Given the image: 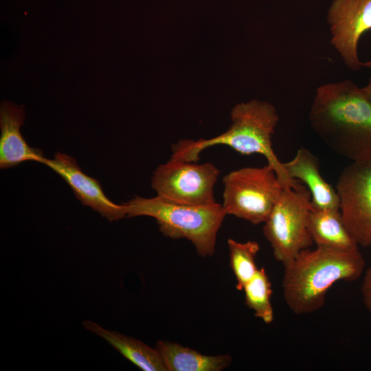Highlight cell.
<instances>
[{"instance_id": "2", "label": "cell", "mask_w": 371, "mask_h": 371, "mask_svg": "<svg viewBox=\"0 0 371 371\" xmlns=\"http://www.w3.org/2000/svg\"><path fill=\"white\" fill-rule=\"evenodd\" d=\"M365 266L359 249L344 251L324 247L304 249L284 266L285 302L294 314L314 313L324 306L326 295L333 284L357 280Z\"/></svg>"}, {"instance_id": "12", "label": "cell", "mask_w": 371, "mask_h": 371, "mask_svg": "<svg viewBox=\"0 0 371 371\" xmlns=\"http://www.w3.org/2000/svg\"><path fill=\"white\" fill-rule=\"evenodd\" d=\"M282 166L291 179L300 180L308 187L313 209L339 210L337 190L322 177L318 158L308 149L299 148L291 160L282 162Z\"/></svg>"}, {"instance_id": "15", "label": "cell", "mask_w": 371, "mask_h": 371, "mask_svg": "<svg viewBox=\"0 0 371 371\" xmlns=\"http://www.w3.org/2000/svg\"><path fill=\"white\" fill-rule=\"evenodd\" d=\"M82 324L85 328L103 338L141 370L166 371L156 348H151L142 341L120 333L106 330L91 320H84Z\"/></svg>"}, {"instance_id": "13", "label": "cell", "mask_w": 371, "mask_h": 371, "mask_svg": "<svg viewBox=\"0 0 371 371\" xmlns=\"http://www.w3.org/2000/svg\"><path fill=\"white\" fill-rule=\"evenodd\" d=\"M166 371H221L230 366L228 355H205L175 342L159 340L156 343Z\"/></svg>"}, {"instance_id": "18", "label": "cell", "mask_w": 371, "mask_h": 371, "mask_svg": "<svg viewBox=\"0 0 371 371\" xmlns=\"http://www.w3.org/2000/svg\"><path fill=\"white\" fill-rule=\"evenodd\" d=\"M361 293L363 304L366 309L371 313V264L365 272Z\"/></svg>"}, {"instance_id": "6", "label": "cell", "mask_w": 371, "mask_h": 371, "mask_svg": "<svg viewBox=\"0 0 371 371\" xmlns=\"http://www.w3.org/2000/svg\"><path fill=\"white\" fill-rule=\"evenodd\" d=\"M223 184L222 207L226 214L254 225L267 221L284 189L268 164L232 170L223 177Z\"/></svg>"}, {"instance_id": "16", "label": "cell", "mask_w": 371, "mask_h": 371, "mask_svg": "<svg viewBox=\"0 0 371 371\" xmlns=\"http://www.w3.org/2000/svg\"><path fill=\"white\" fill-rule=\"evenodd\" d=\"M243 290L245 304L254 311L256 317L269 324L273 320V311L271 303V284L264 268L258 269L246 283Z\"/></svg>"}, {"instance_id": "4", "label": "cell", "mask_w": 371, "mask_h": 371, "mask_svg": "<svg viewBox=\"0 0 371 371\" xmlns=\"http://www.w3.org/2000/svg\"><path fill=\"white\" fill-rule=\"evenodd\" d=\"M127 217L148 216L155 218L163 235L186 238L202 256L214 254L218 232L227 215L222 205H186L166 201L156 196H135L122 204Z\"/></svg>"}, {"instance_id": "10", "label": "cell", "mask_w": 371, "mask_h": 371, "mask_svg": "<svg viewBox=\"0 0 371 371\" xmlns=\"http://www.w3.org/2000/svg\"><path fill=\"white\" fill-rule=\"evenodd\" d=\"M43 164L58 173L72 189L80 202L112 222L126 216L124 205L110 201L104 194L98 180L82 171L73 157L60 152L54 159H45Z\"/></svg>"}, {"instance_id": "1", "label": "cell", "mask_w": 371, "mask_h": 371, "mask_svg": "<svg viewBox=\"0 0 371 371\" xmlns=\"http://www.w3.org/2000/svg\"><path fill=\"white\" fill-rule=\"evenodd\" d=\"M308 120L331 150L352 162L371 161V104L354 82L319 85Z\"/></svg>"}, {"instance_id": "3", "label": "cell", "mask_w": 371, "mask_h": 371, "mask_svg": "<svg viewBox=\"0 0 371 371\" xmlns=\"http://www.w3.org/2000/svg\"><path fill=\"white\" fill-rule=\"evenodd\" d=\"M232 124L223 133L207 139L181 140L172 147L170 158L197 162L202 150L223 144L242 155L260 154L275 170L283 186L294 187L298 181L291 179L272 147V136L280 117L271 103L251 100L236 104L231 111Z\"/></svg>"}, {"instance_id": "7", "label": "cell", "mask_w": 371, "mask_h": 371, "mask_svg": "<svg viewBox=\"0 0 371 371\" xmlns=\"http://www.w3.org/2000/svg\"><path fill=\"white\" fill-rule=\"evenodd\" d=\"M220 174L212 163L197 164L170 158L153 172L151 186L159 198L186 205L216 202L214 188Z\"/></svg>"}, {"instance_id": "8", "label": "cell", "mask_w": 371, "mask_h": 371, "mask_svg": "<svg viewBox=\"0 0 371 371\" xmlns=\"http://www.w3.org/2000/svg\"><path fill=\"white\" fill-rule=\"evenodd\" d=\"M336 190L347 229L358 245L371 246V161L347 166L339 175Z\"/></svg>"}, {"instance_id": "19", "label": "cell", "mask_w": 371, "mask_h": 371, "mask_svg": "<svg viewBox=\"0 0 371 371\" xmlns=\"http://www.w3.org/2000/svg\"><path fill=\"white\" fill-rule=\"evenodd\" d=\"M361 91L365 98L371 104V76L368 80V84L364 87L361 88Z\"/></svg>"}, {"instance_id": "20", "label": "cell", "mask_w": 371, "mask_h": 371, "mask_svg": "<svg viewBox=\"0 0 371 371\" xmlns=\"http://www.w3.org/2000/svg\"><path fill=\"white\" fill-rule=\"evenodd\" d=\"M362 67L371 69V59L366 62L362 63Z\"/></svg>"}, {"instance_id": "5", "label": "cell", "mask_w": 371, "mask_h": 371, "mask_svg": "<svg viewBox=\"0 0 371 371\" xmlns=\"http://www.w3.org/2000/svg\"><path fill=\"white\" fill-rule=\"evenodd\" d=\"M309 190L298 183L284 188L262 228L275 259L284 266L314 243L308 229Z\"/></svg>"}, {"instance_id": "11", "label": "cell", "mask_w": 371, "mask_h": 371, "mask_svg": "<svg viewBox=\"0 0 371 371\" xmlns=\"http://www.w3.org/2000/svg\"><path fill=\"white\" fill-rule=\"evenodd\" d=\"M25 107L4 101L0 108V168H9L25 161L43 163V152L29 146L21 134L24 123Z\"/></svg>"}, {"instance_id": "14", "label": "cell", "mask_w": 371, "mask_h": 371, "mask_svg": "<svg viewBox=\"0 0 371 371\" xmlns=\"http://www.w3.org/2000/svg\"><path fill=\"white\" fill-rule=\"evenodd\" d=\"M308 229L317 247L344 251L359 249L358 244L347 229L339 210H317L312 207Z\"/></svg>"}, {"instance_id": "9", "label": "cell", "mask_w": 371, "mask_h": 371, "mask_svg": "<svg viewBox=\"0 0 371 371\" xmlns=\"http://www.w3.org/2000/svg\"><path fill=\"white\" fill-rule=\"evenodd\" d=\"M326 22L330 44L344 64L352 71L362 67L358 55L361 36L371 30V0H333Z\"/></svg>"}, {"instance_id": "17", "label": "cell", "mask_w": 371, "mask_h": 371, "mask_svg": "<svg viewBox=\"0 0 371 371\" xmlns=\"http://www.w3.org/2000/svg\"><path fill=\"white\" fill-rule=\"evenodd\" d=\"M227 245L230 266L237 281L236 288L241 291L258 269L255 263V258L260 245L254 240L240 243L232 238L227 240Z\"/></svg>"}]
</instances>
